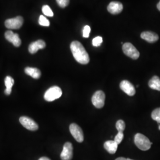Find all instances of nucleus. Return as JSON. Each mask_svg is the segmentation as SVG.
Instances as JSON below:
<instances>
[{
    "instance_id": "f257e3e1",
    "label": "nucleus",
    "mask_w": 160,
    "mask_h": 160,
    "mask_svg": "<svg viewBox=\"0 0 160 160\" xmlns=\"http://www.w3.org/2000/svg\"><path fill=\"white\" fill-rule=\"evenodd\" d=\"M70 48L75 59L81 64H87L90 61V57L88 53L78 41H73L70 45Z\"/></svg>"
},
{
    "instance_id": "f03ea898",
    "label": "nucleus",
    "mask_w": 160,
    "mask_h": 160,
    "mask_svg": "<svg viewBox=\"0 0 160 160\" xmlns=\"http://www.w3.org/2000/svg\"><path fill=\"white\" fill-rule=\"evenodd\" d=\"M134 142L138 148L142 151H147L151 148L152 143L148 138L141 133H137L134 138Z\"/></svg>"
},
{
    "instance_id": "7ed1b4c3",
    "label": "nucleus",
    "mask_w": 160,
    "mask_h": 160,
    "mask_svg": "<svg viewBox=\"0 0 160 160\" xmlns=\"http://www.w3.org/2000/svg\"><path fill=\"white\" fill-rule=\"evenodd\" d=\"M62 92L58 86H53L49 88L44 95V98L47 102H53L61 97Z\"/></svg>"
},
{
    "instance_id": "20e7f679",
    "label": "nucleus",
    "mask_w": 160,
    "mask_h": 160,
    "mask_svg": "<svg viewBox=\"0 0 160 160\" xmlns=\"http://www.w3.org/2000/svg\"><path fill=\"white\" fill-rule=\"evenodd\" d=\"M122 49L123 53L126 56L131 58L133 59H137L139 57V52L137 48L131 43L127 42L123 45Z\"/></svg>"
},
{
    "instance_id": "39448f33",
    "label": "nucleus",
    "mask_w": 160,
    "mask_h": 160,
    "mask_svg": "<svg viewBox=\"0 0 160 160\" xmlns=\"http://www.w3.org/2000/svg\"><path fill=\"white\" fill-rule=\"evenodd\" d=\"M105 98L104 92L103 91L98 90L93 94L92 97V103L97 109H101L104 105Z\"/></svg>"
},
{
    "instance_id": "423d86ee",
    "label": "nucleus",
    "mask_w": 160,
    "mask_h": 160,
    "mask_svg": "<svg viewBox=\"0 0 160 160\" xmlns=\"http://www.w3.org/2000/svg\"><path fill=\"white\" fill-rule=\"evenodd\" d=\"M69 131L72 135V137L74 138L78 142H82L84 141V134L80 126H78L76 123H72L69 126Z\"/></svg>"
},
{
    "instance_id": "0eeeda50",
    "label": "nucleus",
    "mask_w": 160,
    "mask_h": 160,
    "mask_svg": "<svg viewBox=\"0 0 160 160\" xmlns=\"http://www.w3.org/2000/svg\"><path fill=\"white\" fill-rule=\"evenodd\" d=\"M23 24V18L17 16L15 18L7 19L5 22V26L7 28L10 29H20Z\"/></svg>"
},
{
    "instance_id": "6e6552de",
    "label": "nucleus",
    "mask_w": 160,
    "mask_h": 160,
    "mask_svg": "<svg viewBox=\"0 0 160 160\" xmlns=\"http://www.w3.org/2000/svg\"><path fill=\"white\" fill-rule=\"evenodd\" d=\"M19 121H20V123L26 129L30 130V131H36L39 128L38 125L34 122V120L32 119L29 117L22 116L20 118Z\"/></svg>"
},
{
    "instance_id": "1a4fd4ad",
    "label": "nucleus",
    "mask_w": 160,
    "mask_h": 160,
    "mask_svg": "<svg viewBox=\"0 0 160 160\" xmlns=\"http://www.w3.org/2000/svg\"><path fill=\"white\" fill-rule=\"evenodd\" d=\"M73 156V147L72 143L66 142L63 145L62 151L61 154L62 160H71Z\"/></svg>"
},
{
    "instance_id": "9d476101",
    "label": "nucleus",
    "mask_w": 160,
    "mask_h": 160,
    "mask_svg": "<svg viewBox=\"0 0 160 160\" xmlns=\"http://www.w3.org/2000/svg\"><path fill=\"white\" fill-rule=\"evenodd\" d=\"M120 89L123 92H125L129 96H133L135 94V88L133 85L129 81L123 80L120 84Z\"/></svg>"
},
{
    "instance_id": "9b49d317",
    "label": "nucleus",
    "mask_w": 160,
    "mask_h": 160,
    "mask_svg": "<svg viewBox=\"0 0 160 160\" xmlns=\"http://www.w3.org/2000/svg\"><path fill=\"white\" fill-rule=\"evenodd\" d=\"M5 38L8 42H11L14 46L18 47L22 43L21 39L19 38L18 34L13 33L12 31L8 30L5 33Z\"/></svg>"
},
{
    "instance_id": "f8f14e48",
    "label": "nucleus",
    "mask_w": 160,
    "mask_h": 160,
    "mask_svg": "<svg viewBox=\"0 0 160 160\" xmlns=\"http://www.w3.org/2000/svg\"><path fill=\"white\" fill-rule=\"evenodd\" d=\"M122 4L118 1L111 2L108 7V12L112 14H119L123 10Z\"/></svg>"
},
{
    "instance_id": "ddd939ff",
    "label": "nucleus",
    "mask_w": 160,
    "mask_h": 160,
    "mask_svg": "<svg viewBox=\"0 0 160 160\" xmlns=\"http://www.w3.org/2000/svg\"><path fill=\"white\" fill-rule=\"evenodd\" d=\"M45 47H46V43L43 40H37L30 44L29 46V51L30 53L34 54L39 49H44Z\"/></svg>"
},
{
    "instance_id": "4468645a",
    "label": "nucleus",
    "mask_w": 160,
    "mask_h": 160,
    "mask_svg": "<svg viewBox=\"0 0 160 160\" xmlns=\"http://www.w3.org/2000/svg\"><path fill=\"white\" fill-rule=\"evenodd\" d=\"M141 38L149 43H154L158 40V35L152 32H143L141 34Z\"/></svg>"
},
{
    "instance_id": "2eb2a0df",
    "label": "nucleus",
    "mask_w": 160,
    "mask_h": 160,
    "mask_svg": "<svg viewBox=\"0 0 160 160\" xmlns=\"http://www.w3.org/2000/svg\"><path fill=\"white\" fill-rule=\"evenodd\" d=\"M118 144L114 141H108L104 143V148L111 154H114L118 149Z\"/></svg>"
},
{
    "instance_id": "dca6fc26",
    "label": "nucleus",
    "mask_w": 160,
    "mask_h": 160,
    "mask_svg": "<svg viewBox=\"0 0 160 160\" xmlns=\"http://www.w3.org/2000/svg\"><path fill=\"white\" fill-rule=\"evenodd\" d=\"M25 73L34 79H39L41 76V72L39 69L32 67H26L24 69Z\"/></svg>"
},
{
    "instance_id": "f3484780",
    "label": "nucleus",
    "mask_w": 160,
    "mask_h": 160,
    "mask_svg": "<svg viewBox=\"0 0 160 160\" xmlns=\"http://www.w3.org/2000/svg\"><path fill=\"white\" fill-rule=\"evenodd\" d=\"M5 85L6 88L4 90V93L6 95H10L12 93V87L14 84V80L10 76H7L5 78Z\"/></svg>"
},
{
    "instance_id": "a211bd4d",
    "label": "nucleus",
    "mask_w": 160,
    "mask_h": 160,
    "mask_svg": "<svg viewBox=\"0 0 160 160\" xmlns=\"http://www.w3.org/2000/svg\"><path fill=\"white\" fill-rule=\"evenodd\" d=\"M148 86L151 88L160 92V78L158 76H154L149 81Z\"/></svg>"
},
{
    "instance_id": "6ab92c4d",
    "label": "nucleus",
    "mask_w": 160,
    "mask_h": 160,
    "mask_svg": "<svg viewBox=\"0 0 160 160\" xmlns=\"http://www.w3.org/2000/svg\"><path fill=\"white\" fill-rule=\"evenodd\" d=\"M151 118L153 120L157 121L160 125V108L153 110L151 113Z\"/></svg>"
},
{
    "instance_id": "aec40b11",
    "label": "nucleus",
    "mask_w": 160,
    "mask_h": 160,
    "mask_svg": "<svg viewBox=\"0 0 160 160\" xmlns=\"http://www.w3.org/2000/svg\"><path fill=\"white\" fill-rule=\"evenodd\" d=\"M42 12L46 16H48V17L53 16V13L52 11L51 8L48 5H45L42 7Z\"/></svg>"
},
{
    "instance_id": "412c9836",
    "label": "nucleus",
    "mask_w": 160,
    "mask_h": 160,
    "mask_svg": "<svg viewBox=\"0 0 160 160\" xmlns=\"http://www.w3.org/2000/svg\"><path fill=\"white\" fill-rule=\"evenodd\" d=\"M116 128L118 132H123L125 129V123L123 120H119L116 124Z\"/></svg>"
},
{
    "instance_id": "4be33fe9",
    "label": "nucleus",
    "mask_w": 160,
    "mask_h": 160,
    "mask_svg": "<svg viewBox=\"0 0 160 160\" xmlns=\"http://www.w3.org/2000/svg\"><path fill=\"white\" fill-rule=\"evenodd\" d=\"M39 24L42 26H49L50 25L49 21L46 18V17L43 16H40L39 19Z\"/></svg>"
},
{
    "instance_id": "5701e85b",
    "label": "nucleus",
    "mask_w": 160,
    "mask_h": 160,
    "mask_svg": "<svg viewBox=\"0 0 160 160\" xmlns=\"http://www.w3.org/2000/svg\"><path fill=\"white\" fill-rule=\"evenodd\" d=\"M102 42H103V38L101 36H97L92 39V44L95 47H98L102 45Z\"/></svg>"
},
{
    "instance_id": "b1692460",
    "label": "nucleus",
    "mask_w": 160,
    "mask_h": 160,
    "mask_svg": "<svg viewBox=\"0 0 160 160\" xmlns=\"http://www.w3.org/2000/svg\"><path fill=\"white\" fill-rule=\"evenodd\" d=\"M123 137H124V135L123 132H118V133L114 137V141L119 145L122 141Z\"/></svg>"
},
{
    "instance_id": "393cba45",
    "label": "nucleus",
    "mask_w": 160,
    "mask_h": 160,
    "mask_svg": "<svg viewBox=\"0 0 160 160\" xmlns=\"http://www.w3.org/2000/svg\"><path fill=\"white\" fill-rule=\"evenodd\" d=\"M91 31V28L89 26H85L82 30V36L85 38H88L90 36V33Z\"/></svg>"
},
{
    "instance_id": "a878e982",
    "label": "nucleus",
    "mask_w": 160,
    "mask_h": 160,
    "mask_svg": "<svg viewBox=\"0 0 160 160\" xmlns=\"http://www.w3.org/2000/svg\"><path fill=\"white\" fill-rule=\"evenodd\" d=\"M56 1L58 6L61 8L66 7L67 6H68L69 3V0H56Z\"/></svg>"
},
{
    "instance_id": "bb28decb",
    "label": "nucleus",
    "mask_w": 160,
    "mask_h": 160,
    "mask_svg": "<svg viewBox=\"0 0 160 160\" xmlns=\"http://www.w3.org/2000/svg\"><path fill=\"white\" fill-rule=\"evenodd\" d=\"M116 160H133L131 159H129V158H123V157H119V158H116Z\"/></svg>"
},
{
    "instance_id": "cd10ccee",
    "label": "nucleus",
    "mask_w": 160,
    "mask_h": 160,
    "mask_svg": "<svg viewBox=\"0 0 160 160\" xmlns=\"http://www.w3.org/2000/svg\"><path fill=\"white\" fill-rule=\"evenodd\" d=\"M39 160H51L49 158L46 157H41L39 158Z\"/></svg>"
},
{
    "instance_id": "c85d7f7f",
    "label": "nucleus",
    "mask_w": 160,
    "mask_h": 160,
    "mask_svg": "<svg viewBox=\"0 0 160 160\" xmlns=\"http://www.w3.org/2000/svg\"><path fill=\"white\" fill-rule=\"evenodd\" d=\"M157 8H158V10L160 11V1H159V2L157 4Z\"/></svg>"
},
{
    "instance_id": "c756f323",
    "label": "nucleus",
    "mask_w": 160,
    "mask_h": 160,
    "mask_svg": "<svg viewBox=\"0 0 160 160\" xmlns=\"http://www.w3.org/2000/svg\"><path fill=\"white\" fill-rule=\"evenodd\" d=\"M158 129H159V130L160 131V125H159V126H158Z\"/></svg>"
}]
</instances>
